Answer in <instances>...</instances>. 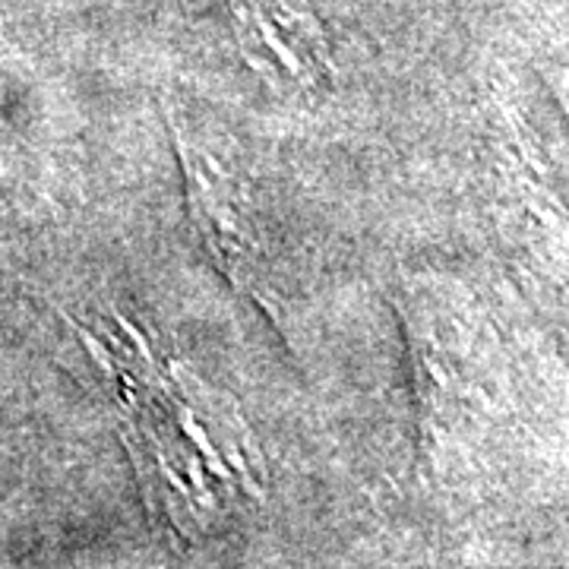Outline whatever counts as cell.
Listing matches in <instances>:
<instances>
[{
    "instance_id": "6da1fadb",
    "label": "cell",
    "mask_w": 569,
    "mask_h": 569,
    "mask_svg": "<svg viewBox=\"0 0 569 569\" xmlns=\"http://www.w3.org/2000/svg\"><path fill=\"white\" fill-rule=\"evenodd\" d=\"M408 346L415 358V383L421 402V427L430 447L447 443L466 421L471 402L481 399L475 383V342L456 310H449L437 288H411L402 301Z\"/></svg>"
},
{
    "instance_id": "7a4b0ae2",
    "label": "cell",
    "mask_w": 569,
    "mask_h": 569,
    "mask_svg": "<svg viewBox=\"0 0 569 569\" xmlns=\"http://www.w3.org/2000/svg\"><path fill=\"white\" fill-rule=\"evenodd\" d=\"M183 171L190 187V206L203 228L206 247L222 263V269L234 279V284L257 291L260 282V241L238 203L228 178L209 156H200L183 142Z\"/></svg>"
}]
</instances>
